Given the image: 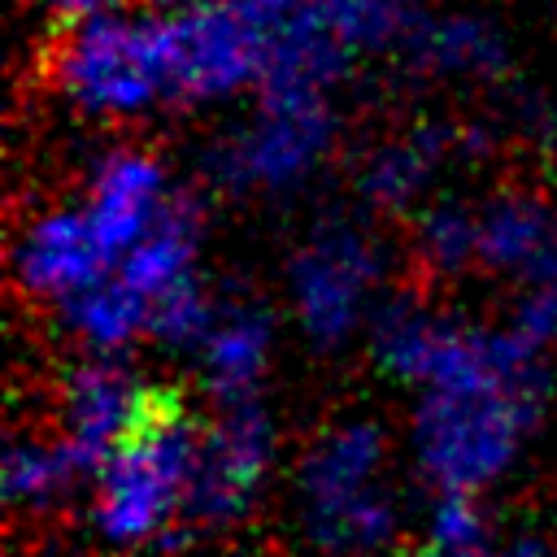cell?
<instances>
[{"instance_id":"obj_1","label":"cell","mask_w":557,"mask_h":557,"mask_svg":"<svg viewBox=\"0 0 557 557\" xmlns=\"http://www.w3.org/2000/svg\"><path fill=\"white\" fill-rule=\"evenodd\" d=\"M544 383H474L422 392L413 453L440 496H474L496 483L535 426Z\"/></svg>"},{"instance_id":"obj_2","label":"cell","mask_w":557,"mask_h":557,"mask_svg":"<svg viewBox=\"0 0 557 557\" xmlns=\"http://www.w3.org/2000/svg\"><path fill=\"white\" fill-rule=\"evenodd\" d=\"M200 466V435L170 392H152L144 426L96 470L91 522L104 544L139 548L183 522Z\"/></svg>"},{"instance_id":"obj_3","label":"cell","mask_w":557,"mask_h":557,"mask_svg":"<svg viewBox=\"0 0 557 557\" xmlns=\"http://www.w3.org/2000/svg\"><path fill=\"white\" fill-rule=\"evenodd\" d=\"M57 91L91 117H139L178 100L161 13H104L74 22L48 65Z\"/></svg>"},{"instance_id":"obj_4","label":"cell","mask_w":557,"mask_h":557,"mask_svg":"<svg viewBox=\"0 0 557 557\" xmlns=\"http://www.w3.org/2000/svg\"><path fill=\"white\" fill-rule=\"evenodd\" d=\"M383 431L366 418L326 426L296 474L305 531L326 553H370L396 527V500L383 483Z\"/></svg>"},{"instance_id":"obj_5","label":"cell","mask_w":557,"mask_h":557,"mask_svg":"<svg viewBox=\"0 0 557 557\" xmlns=\"http://www.w3.org/2000/svg\"><path fill=\"white\" fill-rule=\"evenodd\" d=\"M331 91H261L248 126L213 148V174L244 191H292L326 157L335 139Z\"/></svg>"},{"instance_id":"obj_6","label":"cell","mask_w":557,"mask_h":557,"mask_svg":"<svg viewBox=\"0 0 557 557\" xmlns=\"http://www.w3.org/2000/svg\"><path fill=\"white\" fill-rule=\"evenodd\" d=\"M161 13L178 100H222L261 83L265 39L252 0H174Z\"/></svg>"},{"instance_id":"obj_7","label":"cell","mask_w":557,"mask_h":557,"mask_svg":"<svg viewBox=\"0 0 557 557\" xmlns=\"http://www.w3.org/2000/svg\"><path fill=\"white\" fill-rule=\"evenodd\" d=\"M379 278H383L379 244L352 222H322L300 244L287 270L292 309L305 335L318 344L348 339L357 322L370 313Z\"/></svg>"},{"instance_id":"obj_8","label":"cell","mask_w":557,"mask_h":557,"mask_svg":"<svg viewBox=\"0 0 557 557\" xmlns=\"http://www.w3.org/2000/svg\"><path fill=\"white\" fill-rule=\"evenodd\" d=\"M270 457H274V426H270V413L257 405V396L222 405L213 426L200 435V466H196L183 522L218 527L239 518L257 483L265 479Z\"/></svg>"},{"instance_id":"obj_9","label":"cell","mask_w":557,"mask_h":557,"mask_svg":"<svg viewBox=\"0 0 557 557\" xmlns=\"http://www.w3.org/2000/svg\"><path fill=\"white\" fill-rule=\"evenodd\" d=\"M152 392L139 387V379L113 361L91 357L78 361L61 383V444L74 453L83 470H100L148 418Z\"/></svg>"},{"instance_id":"obj_10","label":"cell","mask_w":557,"mask_h":557,"mask_svg":"<svg viewBox=\"0 0 557 557\" xmlns=\"http://www.w3.org/2000/svg\"><path fill=\"white\" fill-rule=\"evenodd\" d=\"M174 200L178 191L170 187V174L152 152L113 148L96 161L78 209L87 213L100 248L117 265L135 244H144L157 231V222L170 213Z\"/></svg>"},{"instance_id":"obj_11","label":"cell","mask_w":557,"mask_h":557,"mask_svg":"<svg viewBox=\"0 0 557 557\" xmlns=\"http://www.w3.org/2000/svg\"><path fill=\"white\" fill-rule=\"evenodd\" d=\"M113 270L87 213L74 205L39 209L13 239V278L26 296L52 300L57 309Z\"/></svg>"},{"instance_id":"obj_12","label":"cell","mask_w":557,"mask_h":557,"mask_svg":"<svg viewBox=\"0 0 557 557\" xmlns=\"http://www.w3.org/2000/svg\"><path fill=\"white\" fill-rule=\"evenodd\" d=\"M453 152H457V131L418 122L366 152L357 170V187L374 209L405 213L431 191V183L453 161Z\"/></svg>"},{"instance_id":"obj_13","label":"cell","mask_w":557,"mask_h":557,"mask_svg":"<svg viewBox=\"0 0 557 557\" xmlns=\"http://www.w3.org/2000/svg\"><path fill=\"white\" fill-rule=\"evenodd\" d=\"M270 344H274V326H270L265 309H257L248 300L218 305V313H213V322L196 348L209 392L222 405L252 400L257 383L270 366Z\"/></svg>"},{"instance_id":"obj_14","label":"cell","mask_w":557,"mask_h":557,"mask_svg":"<svg viewBox=\"0 0 557 557\" xmlns=\"http://www.w3.org/2000/svg\"><path fill=\"white\" fill-rule=\"evenodd\" d=\"M479 218V270L492 274H535L544 278L557 248V222L540 196L500 191L474 205Z\"/></svg>"},{"instance_id":"obj_15","label":"cell","mask_w":557,"mask_h":557,"mask_svg":"<svg viewBox=\"0 0 557 557\" xmlns=\"http://www.w3.org/2000/svg\"><path fill=\"white\" fill-rule=\"evenodd\" d=\"M405 57L431 78H492L505 65V39L474 13H444L409 30Z\"/></svg>"},{"instance_id":"obj_16","label":"cell","mask_w":557,"mask_h":557,"mask_svg":"<svg viewBox=\"0 0 557 557\" xmlns=\"http://www.w3.org/2000/svg\"><path fill=\"white\" fill-rule=\"evenodd\" d=\"M61 322L70 326V335L83 348H91L96 357H113L135 335L152 331V309L131 283H122L109 270L104 278H96L91 287H83L78 296H70L61 305Z\"/></svg>"},{"instance_id":"obj_17","label":"cell","mask_w":557,"mask_h":557,"mask_svg":"<svg viewBox=\"0 0 557 557\" xmlns=\"http://www.w3.org/2000/svg\"><path fill=\"white\" fill-rule=\"evenodd\" d=\"M313 13L348 57L405 44L422 22L418 0H313Z\"/></svg>"},{"instance_id":"obj_18","label":"cell","mask_w":557,"mask_h":557,"mask_svg":"<svg viewBox=\"0 0 557 557\" xmlns=\"http://www.w3.org/2000/svg\"><path fill=\"white\" fill-rule=\"evenodd\" d=\"M413 252H418L422 270L435 274V278H453V274L479 270V218H474V205L440 200V205L422 209L418 235H413Z\"/></svg>"},{"instance_id":"obj_19","label":"cell","mask_w":557,"mask_h":557,"mask_svg":"<svg viewBox=\"0 0 557 557\" xmlns=\"http://www.w3.org/2000/svg\"><path fill=\"white\" fill-rule=\"evenodd\" d=\"M83 474V466L74 461V453L61 440H13V448L4 453V492L13 505H52L74 479Z\"/></svg>"},{"instance_id":"obj_20","label":"cell","mask_w":557,"mask_h":557,"mask_svg":"<svg viewBox=\"0 0 557 557\" xmlns=\"http://www.w3.org/2000/svg\"><path fill=\"white\" fill-rule=\"evenodd\" d=\"M492 540L483 509L474 505V496H440L435 513H431V553L435 557H461L474 553Z\"/></svg>"},{"instance_id":"obj_21","label":"cell","mask_w":557,"mask_h":557,"mask_svg":"<svg viewBox=\"0 0 557 557\" xmlns=\"http://www.w3.org/2000/svg\"><path fill=\"white\" fill-rule=\"evenodd\" d=\"M505 326H513L531 348L544 352L557 339V278H535V287L518 300V309Z\"/></svg>"},{"instance_id":"obj_22","label":"cell","mask_w":557,"mask_h":557,"mask_svg":"<svg viewBox=\"0 0 557 557\" xmlns=\"http://www.w3.org/2000/svg\"><path fill=\"white\" fill-rule=\"evenodd\" d=\"M44 9H52L57 17H65L70 26L74 22H87V17H104V13H117L122 0H39Z\"/></svg>"},{"instance_id":"obj_23","label":"cell","mask_w":557,"mask_h":557,"mask_svg":"<svg viewBox=\"0 0 557 557\" xmlns=\"http://www.w3.org/2000/svg\"><path fill=\"white\" fill-rule=\"evenodd\" d=\"M461 557H544V553H540L535 540H513V544H496V540H487L483 548L461 553Z\"/></svg>"},{"instance_id":"obj_24","label":"cell","mask_w":557,"mask_h":557,"mask_svg":"<svg viewBox=\"0 0 557 557\" xmlns=\"http://www.w3.org/2000/svg\"><path fill=\"white\" fill-rule=\"evenodd\" d=\"M544 278H557V248H553V265H548V274Z\"/></svg>"}]
</instances>
